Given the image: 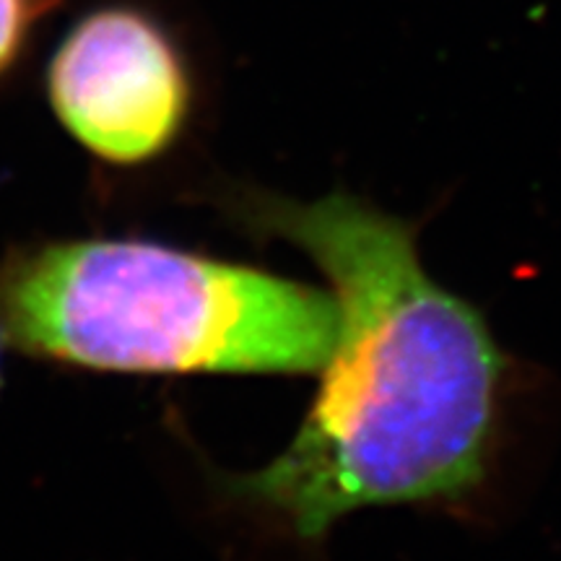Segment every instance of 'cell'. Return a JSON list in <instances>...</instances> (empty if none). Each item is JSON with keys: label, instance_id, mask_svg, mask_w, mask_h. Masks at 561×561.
<instances>
[{"label": "cell", "instance_id": "6da1fadb", "mask_svg": "<svg viewBox=\"0 0 561 561\" xmlns=\"http://www.w3.org/2000/svg\"><path fill=\"white\" fill-rule=\"evenodd\" d=\"M231 214L320 265L339 331L291 445L224 489L305 541L362 507L471 494L494 442L502 356L481 314L424 271L409 224L343 193L244 191Z\"/></svg>", "mask_w": 561, "mask_h": 561}, {"label": "cell", "instance_id": "7a4b0ae2", "mask_svg": "<svg viewBox=\"0 0 561 561\" xmlns=\"http://www.w3.org/2000/svg\"><path fill=\"white\" fill-rule=\"evenodd\" d=\"M333 294L149 240H47L0 257V346L121 375H307Z\"/></svg>", "mask_w": 561, "mask_h": 561}, {"label": "cell", "instance_id": "3957f363", "mask_svg": "<svg viewBox=\"0 0 561 561\" xmlns=\"http://www.w3.org/2000/svg\"><path fill=\"white\" fill-rule=\"evenodd\" d=\"M55 121L96 161L157 164L185 138L195 79L167 21L128 0L102 3L62 34L45 70Z\"/></svg>", "mask_w": 561, "mask_h": 561}, {"label": "cell", "instance_id": "277c9868", "mask_svg": "<svg viewBox=\"0 0 561 561\" xmlns=\"http://www.w3.org/2000/svg\"><path fill=\"white\" fill-rule=\"evenodd\" d=\"M60 0H0V81L21 66Z\"/></svg>", "mask_w": 561, "mask_h": 561}]
</instances>
